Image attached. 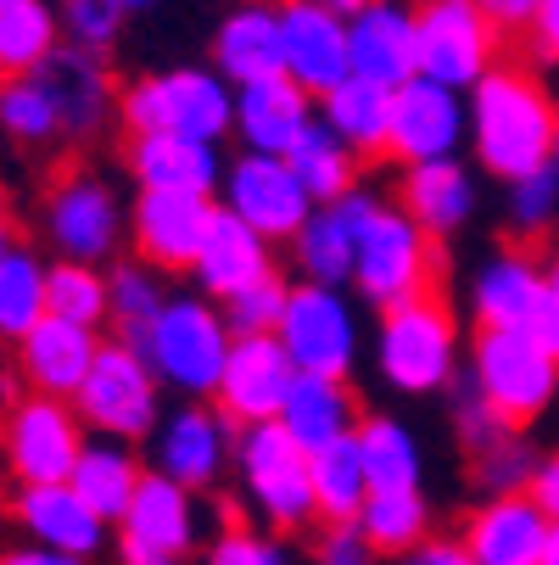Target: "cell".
<instances>
[{
    "label": "cell",
    "instance_id": "cell-1",
    "mask_svg": "<svg viewBox=\"0 0 559 565\" xmlns=\"http://www.w3.org/2000/svg\"><path fill=\"white\" fill-rule=\"evenodd\" d=\"M553 135H559V102L526 67L498 62L464 90V151L498 185L542 174L553 163Z\"/></svg>",
    "mask_w": 559,
    "mask_h": 565
},
{
    "label": "cell",
    "instance_id": "cell-2",
    "mask_svg": "<svg viewBox=\"0 0 559 565\" xmlns=\"http://www.w3.org/2000/svg\"><path fill=\"white\" fill-rule=\"evenodd\" d=\"M375 375L397 397H437L464 375V337H459V313L431 291L404 308H386L375 326Z\"/></svg>",
    "mask_w": 559,
    "mask_h": 565
},
{
    "label": "cell",
    "instance_id": "cell-3",
    "mask_svg": "<svg viewBox=\"0 0 559 565\" xmlns=\"http://www.w3.org/2000/svg\"><path fill=\"white\" fill-rule=\"evenodd\" d=\"M118 124L129 135H185V140L218 146L235 124V90L213 67H196V62L157 67L118 90Z\"/></svg>",
    "mask_w": 559,
    "mask_h": 565
},
{
    "label": "cell",
    "instance_id": "cell-4",
    "mask_svg": "<svg viewBox=\"0 0 559 565\" xmlns=\"http://www.w3.org/2000/svg\"><path fill=\"white\" fill-rule=\"evenodd\" d=\"M229 326L213 297L202 291H169L163 313L151 319V331L140 342V359L151 375L163 381V392H180L185 403H213L224 359H229Z\"/></svg>",
    "mask_w": 559,
    "mask_h": 565
},
{
    "label": "cell",
    "instance_id": "cell-5",
    "mask_svg": "<svg viewBox=\"0 0 559 565\" xmlns=\"http://www.w3.org/2000/svg\"><path fill=\"white\" fill-rule=\"evenodd\" d=\"M347 286H358V297L375 313L431 297L437 291V241L397 202H375V213L358 235V258H353Z\"/></svg>",
    "mask_w": 559,
    "mask_h": 565
},
{
    "label": "cell",
    "instance_id": "cell-6",
    "mask_svg": "<svg viewBox=\"0 0 559 565\" xmlns=\"http://www.w3.org/2000/svg\"><path fill=\"white\" fill-rule=\"evenodd\" d=\"M40 230L56 258L107 269L129 241V202L101 169H67L40 202Z\"/></svg>",
    "mask_w": 559,
    "mask_h": 565
},
{
    "label": "cell",
    "instance_id": "cell-7",
    "mask_svg": "<svg viewBox=\"0 0 559 565\" xmlns=\"http://www.w3.org/2000/svg\"><path fill=\"white\" fill-rule=\"evenodd\" d=\"M464 381L487 397V409L504 426L526 431L559 397V359H548L520 331H475V342L464 353Z\"/></svg>",
    "mask_w": 559,
    "mask_h": 565
},
{
    "label": "cell",
    "instance_id": "cell-8",
    "mask_svg": "<svg viewBox=\"0 0 559 565\" xmlns=\"http://www.w3.org/2000/svg\"><path fill=\"white\" fill-rule=\"evenodd\" d=\"M73 409L85 420V431L107 443H151L157 420H163V381L151 375V364L129 342H101L85 386L73 392Z\"/></svg>",
    "mask_w": 559,
    "mask_h": 565
},
{
    "label": "cell",
    "instance_id": "cell-9",
    "mask_svg": "<svg viewBox=\"0 0 559 565\" xmlns=\"http://www.w3.org/2000/svg\"><path fill=\"white\" fill-rule=\"evenodd\" d=\"M235 476H241L247 510L264 521V532H302L319 521L313 510V476H308V454L269 420V426H247L235 437Z\"/></svg>",
    "mask_w": 559,
    "mask_h": 565
},
{
    "label": "cell",
    "instance_id": "cell-10",
    "mask_svg": "<svg viewBox=\"0 0 559 565\" xmlns=\"http://www.w3.org/2000/svg\"><path fill=\"white\" fill-rule=\"evenodd\" d=\"M275 342L286 348L297 375H336L347 381L358 364V302L347 286H308L297 280L286 297V313L275 326Z\"/></svg>",
    "mask_w": 559,
    "mask_h": 565
},
{
    "label": "cell",
    "instance_id": "cell-11",
    "mask_svg": "<svg viewBox=\"0 0 559 565\" xmlns=\"http://www.w3.org/2000/svg\"><path fill=\"white\" fill-rule=\"evenodd\" d=\"M85 443H90L85 420L62 397L23 392L7 409V420H0V459L18 476V488H56V481H67Z\"/></svg>",
    "mask_w": 559,
    "mask_h": 565
},
{
    "label": "cell",
    "instance_id": "cell-12",
    "mask_svg": "<svg viewBox=\"0 0 559 565\" xmlns=\"http://www.w3.org/2000/svg\"><path fill=\"white\" fill-rule=\"evenodd\" d=\"M415 45L420 73L448 90H470L482 73L498 67V34L475 0H420L415 7Z\"/></svg>",
    "mask_w": 559,
    "mask_h": 565
},
{
    "label": "cell",
    "instance_id": "cell-13",
    "mask_svg": "<svg viewBox=\"0 0 559 565\" xmlns=\"http://www.w3.org/2000/svg\"><path fill=\"white\" fill-rule=\"evenodd\" d=\"M213 202L224 213H235L247 230H258L269 247L291 241L308 224V213H313V202L297 185L291 163H286V157H264V151H241L235 163H224V180H218Z\"/></svg>",
    "mask_w": 559,
    "mask_h": 565
},
{
    "label": "cell",
    "instance_id": "cell-14",
    "mask_svg": "<svg viewBox=\"0 0 559 565\" xmlns=\"http://www.w3.org/2000/svg\"><path fill=\"white\" fill-rule=\"evenodd\" d=\"M235 431L213 403H180V409H163L151 431V470H163L169 481H180L185 493H213L224 470L235 465Z\"/></svg>",
    "mask_w": 559,
    "mask_h": 565
},
{
    "label": "cell",
    "instance_id": "cell-15",
    "mask_svg": "<svg viewBox=\"0 0 559 565\" xmlns=\"http://www.w3.org/2000/svg\"><path fill=\"white\" fill-rule=\"evenodd\" d=\"M464 151V96L415 73L409 85L391 90V129H386V157L404 169L420 163H448Z\"/></svg>",
    "mask_w": 559,
    "mask_h": 565
},
{
    "label": "cell",
    "instance_id": "cell-16",
    "mask_svg": "<svg viewBox=\"0 0 559 565\" xmlns=\"http://www.w3.org/2000/svg\"><path fill=\"white\" fill-rule=\"evenodd\" d=\"M213 196H185V191H135L129 202V241L135 258L157 275H191L202 235L213 224Z\"/></svg>",
    "mask_w": 559,
    "mask_h": 565
},
{
    "label": "cell",
    "instance_id": "cell-17",
    "mask_svg": "<svg viewBox=\"0 0 559 565\" xmlns=\"http://www.w3.org/2000/svg\"><path fill=\"white\" fill-rule=\"evenodd\" d=\"M291 381H297V370H291V359L275 337H235L229 359H224V375H218V392H213V409L235 431L269 426L286 409Z\"/></svg>",
    "mask_w": 559,
    "mask_h": 565
},
{
    "label": "cell",
    "instance_id": "cell-18",
    "mask_svg": "<svg viewBox=\"0 0 559 565\" xmlns=\"http://www.w3.org/2000/svg\"><path fill=\"white\" fill-rule=\"evenodd\" d=\"M40 85L56 107V124H62V140H96L112 118H118V85L107 73V56L96 51H78V45H56L45 62H40Z\"/></svg>",
    "mask_w": 559,
    "mask_h": 565
},
{
    "label": "cell",
    "instance_id": "cell-19",
    "mask_svg": "<svg viewBox=\"0 0 559 565\" xmlns=\"http://www.w3.org/2000/svg\"><path fill=\"white\" fill-rule=\"evenodd\" d=\"M123 554H151V559H185L202 543V504L163 470H146L129 510L118 515Z\"/></svg>",
    "mask_w": 559,
    "mask_h": 565
},
{
    "label": "cell",
    "instance_id": "cell-20",
    "mask_svg": "<svg viewBox=\"0 0 559 565\" xmlns=\"http://www.w3.org/2000/svg\"><path fill=\"white\" fill-rule=\"evenodd\" d=\"M548 302V269L531 247H493L470 275V313L482 331H526Z\"/></svg>",
    "mask_w": 559,
    "mask_h": 565
},
{
    "label": "cell",
    "instance_id": "cell-21",
    "mask_svg": "<svg viewBox=\"0 0 559 565\" xmlns=\"http://www.w3.org/2000/svg\"><path fill=\"white\" fill-rule=\"evenodd\" d=\"M375 191L358 185L347 191L342 202H325V207H313L308 224L291 235V264L308 286H347L353 280V258H358V235L375 213Z\"/></svg>",
    "mask_w": 559,
    "mask_h": 565
},
{
    "label": "cell",
    "instance_id": "cell-22",
    "mask_svg": "<svg viewBox=\"0 0 559 565\" xmlns=\"http://www.w3.org/2000/svg\"><path fill=\"white\" fill-rule=\"evenodd\" d=\"M280 45H286V78L313 102L331 96L342 78H353L347 23L313 7V0H280Z\"/></svg>",
    "mask_w": 559,
    "mask_h": 565
},
{
    "label": "cell",
    "instance_id": "cell-23",
    "mask_svg": "<svg viewBox=\"0 0 559 565\" xmlns=\"http://www.w3.org/2000/svg\"><path fill=\"white\" fill-rule=\"evenodd\" d=\"M347 56L353 78L380 90H397L420 73V45H415V7L404 0H375L369 12L347 23Z\"/></svg>",
    "mask_w": 559,
    "mask_h": 565
},
{
    "label": "cell",
    "instance_id": "cell-24",
    "mask_svg": "<svg viewBox=\"0 0 559 565\" xmlns=\"http://www.w3.org/2000/svg\"><path fill=\"white\" fill-rule=\"evenodd\" d=\"M313 96L297 90L286 73L258 78V85L235 90V124L229 135L241 140V151H264V157H286L308 129H313Z\"/></svg>",
    "mask_w": 559,
    "mask_h": 565
},
{
    "label": "cell",
    "instance_id": "cell-25",
    "mask_svg": "<svg viewBox=\"0 0 559 565\" xmlns=\"http://www.w3.org/2000/svg\"><path fill=\"white\" fill-rule=\"evenodd\" d=\"M123 169L135 191H185V196H218L224 157L207 140L185 135H129Z\"/></svg>",
    "mask_w": 559,
    "mask_h": 565
},
{
    "label": "cell",
    "instance_id": "cell-26",
    "mask_svg": "<svg viewBox=\"0 0 559 565\" xmlns=\"http://www.w3.org/2000/svg\"><path fill=\"white\" fill-rule=\"evenodd\" d=\"M548 515L526 499V493H504V499H482L464 515L459 543L470 548L475 565H537L542 543H548Z\"/></svg>",
    "mask_w": 559,
    "mask_h": 565
},
{
    "label": "cell",
    "instance_id": "cell-27",
    "mask_svg": "<svg viewBox=\"0 0 559 565\" xmlns=\"http://www.w3.org/2000/svg\"><path fill=\"white\" fill-rule=\"evenodd\" d=\"M12 515L29 532V543L56 548V554H73V559H85V565L107 548V532H112L85 499L67 488V481H56V488H18Z\"/></svg>",
    "mask_w": 559,
    "mask_h": 565
},
{
    "label": "cell",
    "instance_id": "cell-28",
    "mask_svg": "<svg viewBox=\"0 0 559 565\" xmlns=\"http://www.w3.org/2000/svg\"><path fill=\"white\" fill-rule=\"evenodd\" d=\"M213 73L224 78L229 90L286 73L280 7H269V0H247V7L224 12V23L213 29Z\"/></svg>",
    "mask_w": 559,
    "mask_h": 565
},
{
    "label": "cell",
    "instance_id": "cell-29",
    "mask_svg": "<svg viewBox=\"0 0 559 565\" xmlns=\"http://www.w3.org/2000/svg\"><path fill=\"white\" fill-rule=\"evenodd\" d=\"M96 353H101V331H78V326H67V319L45 313L40 326L18 342V375H23L29 392L73 403V392L85 386Z\"/></svg>",
    "mask_w": 559,
    "mask_h": 565
},
{
    "label": "cell",
    "instance_id": "cell-30",
    "mask_svg": "<svg viewBox=\"0 0 559 565\" xmlns=\"http://www.w3.org/2000/svg\"><path fill=\"white\" fill-rule=\"evenodd\" d=\"M397 207H404L442 247V241H453L475 218V207H482V185H475V169L464 163V157L420 163V169H404V196H397Z\"/></svg>",
    "mask_w": 559,
    "mask_h": 565
},
{
    "label": "cell",
    "instance_id": "cell-31",
    "mask_svg": "<svg viewBox=\"0 0 559 565\" xmlns=\"http://www.w3.org/2000/svg\"><path fill=\"white\" fill-rule=\"evenodd\" d=\"M269 269H275V247H269V241H264L258 230H247L235 213L213 207V224H207V235H202V253H196V264H191L196 291L213 297V302H224L229 291L252 286V280L269 275Z\"/></svg>",
    "mask_w": 559,
    "mask_h": 565
},
{
    "label": "cell",
    "instance_id": "cell-32",
    "mask_svg": "<svg viewBox=\"0 0 559 565\" xmlns=\"http://www.w3.org/2000/svg\"><path fill=\"white\" fill-rule=\"evenodd\" d=\"M275 426H280L302 454H319V448L353 437V426H358V397H353V386L336 381V375H297Z\"/></svg>",
    "mask_w": 559,
    "mask_h": 565
},
{
    "label": "cell",
    "instance_id": "cell-33",
    "mask_svg": "<svg viewBox=\"0 0 559 565\" xmlns=\"http://www.w3.org/2000/svg\"><path fill=\"white\" fill-rule=\"evenodd\" d=\"M353 448H358L369 493H415L426 481V448L415 426H404L397 415H358Z\"/></svg>",
    "mask_w": 559,
    "mask_h": 565
},
{
    "label": "cell",
    "instance_id": "cell-34",
    "mask_svg": "<svg viewBox=\"0 0 559 565\" xmlns=\"http://www.w3.org/2000/svg\"><path fill=\"white\" fill-rule=\"evenodd\" d=\"M319 124H325L358 163L364 157H386V129H391V90L364 85V78H342L331 96L313 102Z\"/></svg>",
    "mask_w": 559,
    "mask_h": 565
},
{
    "label": "cell",
    "instance_id": "cell-35",
    "mask_svg": "<svg viewBox=\"0 0 559 565\" xmlns=\"http://www.w3.org/2000/svg\"><path fill=\"white\" fill-rule=\"evenodd\" d=\"M140 476H146V465L135 459L129 443L90 437L85 454H78V465H73V476H67V488L85 499L107 526H118V515L129 510V499H135V488H140Z\"/></svg>",
    "mask_w": 559,
    "mask_h": 565
},
{
    "label": "cell",
    "instance_id": "cell-36",
    "mask_svg": "<svg viewBox=\"0 0 559 565\" xmlns=\"http://www.w3.org/2000/svg\"><path fill=\"white\" fill-rule=\"evenodd\" d=\"M62 45L56 0H0V85L40 73V62Z\"/></svg>",
    "mask_w": 559,
    "mask_h": 565
},
{
    "label": "cell",
    "instance_id": "cell-37",
    "mask_svg": "<svg viewBox=\"0 0 559 565\" xmlns=\"http://www.w3.org/2000/svg\"><path fill=\"white\" fill-rule=\"evenodd\" d=\"M286 163H291V174H297V185L308 191V202L313 207H325V202H342L347 191H358L364 180H358V157L313 118V129L286 151Z\"/></svg>",
    "mask_w": 559,
    "mask_h": 565
},
{
    "label": "cell",
    "instance_id": "cell-38",
    "mask_svg": "<svg viewBox=\"0 0 559 565\" xmlns=\"http://www.w3.org/2000/svg\"><path fill=\"white\" fill-rule=\"evenodd\" d=\"M353 526L369 543V554L404 559L415 543L431 537V499H426V488H415V493H369Z\"/></svg>",
    "mask_w": 559,
    "mask_h": 565
},
{
    "label": "cell",
    "instance_id": "cell-39",
    "mask_svg": "<svg viewBox=\"0 0 559 565\" xmlns=\"http://www.w3.org/2000/svg\"><path fill=\"white\" fill-rule=\"evenodd\" d=\"M308 476H313V510H319V521H325V526H353L364 499H369V481H364L353 437L308 454Z\"/></svg>",
    "mask_w": 559,
    "mask_h": 565
},
{
    "label": "cell",
    "instance_id": "cell-40",
    "mask_svg": "<svg viewBox=\"0 0 559 565\" xmlns=\"http://www.w3.org/2000/svg\"><path fill=\"white\" fill-rule=\"evenodd\" d=\"M45 313H51V319H67V326H78V331H101L107 313H112L107 269L56 258V264L45 269Z\"/></svg>",
    "mask_w": 559,
    "mask_h": 565
},
{
    "label": "cell",
    "instance_id": "cell-41",
    "mask_svg": "<svg viewBox=\"0 0 559 565\" xmlns=\"http://www.w3.org/2000/svg\"><path fill=\"white\" fill-rule=\"evenodd\" d=\"M107 297H112L107 326L118 331V342H129V348L140 353V342H146V331H151V319L163 313V302H169L163 275L146 269L140 258H135V264H118V269H107Z\"/></svg>",
    "mask_w": 559,
    "mask_h": 565
},
{
    "label": "cell",
    "instance_id": "cell-42",
    "mask_svg": "<svg viewBox=\"0 0 559 565\" xmlns=\"http://www.w3.org/2000/svg\"><path fill=\"white\" fill-rule=\"evenodd\" d=\"M45 258L18 247L7 264H0V342H23L40 319H45Z\"/></svg>",
    "mask_w": 559,
    "mask_h": 565
},
{
    "label": "cell",
    "instance_id": "cell-43",
    "mask_svg": "<svg viewBox=\"0 0 559 565\" xmlns=\"http://www.w3.org/2000/svg\"><path fill=\"white\" fill-rule=\"evenodd\" d=\"M537 459H542V454H537V443H531L526 431H504L498 443H487V448L470 454V481H475V493H482V499L526 493Z\"/></svg>",
    "mask_w": 559,
    "mask_h": 565
},
{
    "label": "cell",
    "instance_id": "cell-44",
    "mask_svg": "<svg viewBox=\"0 0 559 565\" xmlns=\"http://www.w3.org/2000/svg\"><path fill=\"white\" fill-rule=\"evenodd\" d=\"M0 135L18 140V146H51L62 140V124H56V107L45 96V85L29 73V78H7L0 85Z\"/></svg>",
    "mask_w": 559,
    "mask_h": 565
},
{
    "label": "cell",
    "instance_id": "cell-45",
    "mask_svg": "<svg viewBox=\"0 0 559 565\" xmlns=\"http://www.w3.org/2000/svg\"><path fill=\"white\" fill-rule=\"evenodd\" d=\"M286 297H291V280H286L280 269H269V275H258L252 286L229 291V297L218 302V313H224L229 337H275L280 313H286Z\"/></svg>",
    "mask_w": 559,
    "mask_h": 565
},
{
    "label": "cell",
    "instance_id": "cell-46",
    "mask_svg": "<svg viewBox=\"0 0 559 565\" xmlns=\"http://www.w3.org/2000/svg\"><path fill=\"white\" fill-rule=\"evenodd\" d=\"M504 224L526 241H542L553 224H559V174L542 169V174H526L515 185H504Z\"/></svg>",
    "mask_w": 559,
    "mask_h": 565
},
{
    "label": "cell",
    "instance_id": "cell-47",
    "mask_svg": "<svg viewBox=\"0 0 559 565\" xmlns=\"http://www.w3.org/2000/svg\"><path fill=\"white\" fill-rule=\"evenodd\" d=\"M56 23H62V40L78 45V51H96L107 56L123 34V12L112 0H56Z\"/></svg>",
    "mask_w": 559,
    "mask_h": 565
},
{
    "label": "cell",
    "instance_id": "cell-48",
    "mask_svg": "<svg viewBox=\"0 0 559 565\" xmlns=\"http://www.w3.org/2000/svg\"><path fill=\"white\" fill-rule=\"evenodd\" d=\"M202 565H291L286 543L258 526H229L202 548Z\"/></svg>",
    "mask_w": 559,
    "mask_h": 565
},
{
    "label": "cell",
    "instance_id": "cell-49",
    "mask_svg": "<svg viewBox=\"0 0 559 565\" xmlns=\"http://www.w3.org/2000/svg\"><path fill=\"white\" fill-rule=\"evenodd\" d=\"M453 392V431H459V443H464V454H475V448H487V443H498L504 431H515V426H504L493 409H487V397L475 392L464 375L448 386Z\"/></svg>",
    "mask_w": 559,
    "mask_h": 565
},
{
    "label": "cell",
    "instance_id": "cell-50",
    "mask_svg": "<svg viewBox=\"0 0 559 565\" xmlns=\"http://www.w3.org/2000/svg\"><path fill=\"white\" fill-rule=\"evenodd\" d=\"M475 7H482V18H487L493 34L504 40V34H531L542 0H475Z\"/></svg>",
    "mask_w": 559,
    "mask_h": 565
},
{
    "label": "cell",
    "instance_id": "cell-51",
    "mask_svg": "<svg viewBox=\"0 0 559 565\" xmlns=\"http://www.w3.org/2000/svg\"><path fill=\"white\" fill-rule=\"evenodd\" d=\"M319 565H375V554L358 537V526H331L325 543H319Z\"/></svg>",
    "mask_w": 559,
    "mask_h": 565
},
{
    "label": "cell",
    "instance_id": "cell-52",
    "mask_svg": "<svg viewBox=\"0 0 559 565\" xmlns=\"http://www.w3.org/2000/svg\"><path fill=\"white\" fill-rule=\"evenodd\" d=\"M526 499H531L548 521H559V448H548V454L537 459V470H531V481H526Z\"/></svg>",
    "mask_w": 559,
    "mask_h": 565
},
{
    "label": "cell",
    "instance_id": "cell-53",
    "mask_svg": "<svg viewBox=\"0 0 559 565\" xmlns=\"http://www.w3.org/2000/svg\"><path fill=\"white\" fill-rule=\"evenodd\" d=\"M397 565H475V559H470V548H464L459 537H426V543H415Z\"/></svg>",
    "mask_w": 559,
    "mask_h": 565
},
{
    "label": "cell",
    "instance_id": "cell-54",
    "mask_svg": "<svg viewBox=\"0 0 559 565\" xmlns=\"http://www.w3.org/2000/svg\"><path fill=\"white\" fill-rule=\"evenodd\" d=\"M531 51H537V62H548V67H559V0H542L537 7V23H531Z\"/></svg>",
    "mask_w": 559,
    "mask_h": 565
},
{
    "label": "cell",
    "instance_id": "cell-55",
    "mask_svg": "<svg viewBox=\"0 0 559 565\" xmlns=\"http://www.w3.org/2000/svg\"><path fill=\"white\" fill-rule=\"evenodd\" d=\"M520 337H531V342H537L548 359H559V308H553V297H548V302L531 313V326H526Z\"/></svg>",
    "mask_w": 559,
    "mask_h": 565
},
{
    "label": "cell",
    "instance_id": "cell-56",
    "mask_svg": "<svg viewBox=\"0 0 559 565\" xmlns=\"http://www.w3.org/2000/svg\"><path fill=\"white\" fill-rule=\"evenodd\" d=\"M0 565H85V559L56 554V548H40V543H23V548H7V554H0Z\"/></svg>",
    "mask_w": 559,
    "mask_h": 565
},
{
    "label": "cell",
    "instance_id": "cell-57",
    "mask_svg": "<svg viewBox=\"0 0 559 565\" xmlns=\"http://www.w3.org/2000/svg\"><path fill=\"white\" fill-rule=\"evenodd\" d=\"M313 7H325L331 18H342V23H353L358 12H369V7H375V0H313Z\"/></svg>",
    "mask_w": 559,
    "mask_h": 565
},
{
    "label": "cell",
    "instance_id": "cell-58",
    "mask_svg": "<svg viewBox=\"0 0 559 565\" xmlns=\"http://www.w3.org/2000/svg\"><path fill=\"white\" fill-rule=\"evenodd\" d=\"M18 253V224H12V207L0 202V264H7Z\"/></svg>",
    "mask_w": 559,
    "mask_h": 565
},
{
    "label": "cell",
    "instance_id": "cell-59",
    "mask_svg": "<svg viewBox=\"0 0 559 565\" xmlns=\"http://www.w3.org/2000/svg\"><path fill=\"white\" fill-rule=\"evenodd\" d=\"M537 565H559V521L548 526V543H542V559Z\"/></svg>",
    "mask_w": 559,
    "mask_h": 565
},
{
    "label": "cell",
    "instance_id": "cell-60",
    "mask_svg": "<svg viewBox=\"0 0 559 565\" xmlns=\"http://www.w3.org/2000/svg\"><path fill=\"white\" fill-rule=\"evenodd\" d=\"M542 269H548V297H553V308H559V253H553Z\"/></svg>",
    "mask_w": 559,
    "mask_h": 565
},
{
    "label": "cell",
    "instance_id": "cell-61",
    "mask_svg": "<svg viewBox=\"0 0 559 565\" xmlns=\"http://www.w3.org/2000/svg\"><path fill=\"white\" fill-rule=\"evenodd\" d=\"M123 565H185V559H151V554H123Z\"/></svg>",
    "mask_w": 559,
    "mask_h": 565
},
{
    "label": "cell",
    "instance_id": "cell-62",
    "mask_svg": "<svg viewBox=\"0 0 559 565\" xmlns=\"http://www.w3.org/2000/svg\"><path fill=\"white\" fill-rule=\"evenodd\" d=\"M112 7H118L123 18H135V12H146V7H151V0H112Z\"/></svg>",
    "mask_w": 559,
    "mask_h": 565
},
{
    "label": "cell",
    "instance_id": "cell-63",
    "mask_svg": "<svg viewBox=\"0 0 559 565\" xmlns=\"http://www.w3.org/2000/svg\"><path fill=\"white\" fill-rule=\"evenodd\" d=\"M548 169H553V174H559V135H553V163H548Z\"/></svg>",
    "mask_w": 559,
    "mask_h": 565
}]
</instances>
